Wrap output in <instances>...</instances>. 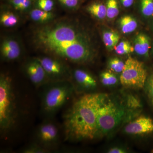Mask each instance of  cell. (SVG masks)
Masks as SVG:
<instances>
[{
    "mask_svg": "<svg viewBox=\"0 0 153 153\" xmlns=\"http://www.w3.org/2000/svg\"><path fill=\"white\" fill-rule=\"evenodd\" d=\"M12 82L8 75L0 76V131L2 136L9 135L19 120V103Z\"/></svg>",
    "mask_w": 153,
    "mask_h": 153,
    "instance_id": "3",
    "label": "cell"
},
{
    "mask_svg": "<svg viewBox=\"0 0 153 153\" xmlns=\"http://www.w3.org/2000/svg\"><path fill=\"white\" fill-rule=\"evenodd\" d=\"M125 114L124 108L107 97L98 111L99 135L108 134L114 130L125 117Z\"/></svg>",
    "mask_w": 153,
    "mask_h": 153,
    "instance_id": "5",
    "label": "cell"
},
{
    "mask_svg": "<svg viewBox=\"0 0 153 153\" xmlns=\"http://www.w3.org/2000/svg\"><path fill=\"white\" fill-rule=\"evenodd\" d=\"M66 8L74 10L76 8L79 4V0H57Z\"/></svg>",
    "mask_w": 153,
    "mask_h": 153,
    "instance_id": "27",
    "label": "cell"
},
{
    "mask_svg": "<svg viewBox=\"0 0 153 153\" xmlns=\"http://www.w3.org/2000/svg\"><path fill=\"white\" fill-rule=\"evenodd\" d=\"M22 152L24 153H51L49 150L42 146L36 142L28 145L26 147L22 150Z\"/></svg>",
    "mask_w": 153,
    "mask_h": 153,
    "instance_id": "23",
    "label": "cell"
},
{
    "mask_svg": "<svg viewBox=\"0 0 153 153\" xmlns=\"http://www.w3.org/2000/svg\"><path fill=\"white\" fill-rule=\"evenodd\" d=\"M108 67L111 71L116 73H121L124 68L125 63L118 58H113L108 62Z\"/></svg>",
    "mask_w": 153,
    "mask_h": 153,
    "instance_id": "24",
    "label": "cell"
},
{
    "mask_svg": "<svg viewBox=\"0 0 153 153\" xmlns=\"http://www.w3.org/2000/svg\"><path fill=\"white\" fill-rule=\"evenodd\" d=\"M147 75L143 63L133 57H129L125 62L120 81L125 87L140 89L146 85Z\"/></svg>",
    "mask_w": 153,
    "mask_h": 153,
    "instance_id": "6",
    "label": "cell"
},
{
    "mask_svg": "<svg viewBox=\"0 0 153 153\" xmlns=\"http://www.w3.org/2000/svg\"><path fill=\"white\" fill-rule=\"evenodd\" d=\"M43 87L41 111L44 118L54 117L75 91L70 80L49 82Z\"/></svg>",
    "mask_w": 153,
    "mask_h": 153,
    "instance_id": "4",
    "label": "cell"
},
{
    "mask_svg": "<svg viewBox=\"0 0 153 153\" xmlns=\"http://www.w3.org/2000/svg\"><path fill=\"white\" fill-rule=\"evenodd\" d=\"M115 52L118 55H128L134 51V46H132L128 41H121L115 47Z\"/></svg>",
    "mask_w": 153,
    "mask_h": 153,
    "instance_id": "19",
    "label": "cell"
},
{
    "mask_svg": "<svg viewBox=\"0 0 153 153\" xmlns=\"http://www.w3.org/2000/svg\"><path fill=\"white\" fill-rule=\"evenodd\" d=\"M141 11L143 15L150 17L153 15V0H141Z\"/></svg>",
    "mask_w": 153,
    "mask_h": 153,
    "instance_id": "25",
    "label": "cell"
},
{
    "mask_svg": "<svg viewBox=\"0 0 153 153\" xmlns=\"http://www.w3.org/2000/svg\"><path fill=\"white\" fill-rule=\"evenodd\" d=\"M36 57L44 68L50 82L70 81L71 71L65 61L47 55Z\"/></svg>",
    "mask_w": 153,
    "mask_h": 153,
    "instance_id": "8",
    "label": "cell"
},
{
    "mask_svg": "<svg viewBox=\"0 0 153 153\" xmlns=\"http://www.w3.org/2000/svg\"><path fill=\"white\" fill-rule=\"evenodd\" d=\"M30 19L39 25H45L54 21L55 14L52 12H47L36 8L30 11Z\"/></svg>",
    "mask_w": 153,
    "mask_h": 153,
    "instance_id": "14",
    "label": "cell"
},
{
    "mask_svg": "<svg viewBox=\"0 0 153 153\" xmlns=\"http://www.w3.org/2000/svg\"><path fill=\"white\" fill-rule=\"evenodd\" d=\"M70 81L76 89L83 91L93 90L97 86L96 80L90 73L81 69H75L71 71Z\"/></svg>",
    "mask_w": 153,
    "mask_h": 153,
    "instance_id": "11",
    "label": "cell"
},
{
    "mask_svg": "<svg viewBox=\"0 0 153 153\" xmlns=\"http://www.w3.org/2000/svg\"><path fill=\"white\" fill-rule=\"evenodd\" d=\"M0 52L1 58L4 61H15L19 59L22 55V46L16 38L8 36L2 41Z\"/></svg>",
    "mask_w": 153,
    "mask_h": 153,
    "instance_id": "10",
    "label": "cell"
},
{
    "mask_svg": "<svg viewBox=\"0 0 153 153\" xmlns=\"http://www.w3.org/2000/svg\"><path fill=\"white\" fill-rule=\"evenodd\" d=\"M36 7L47 12H52L55 6V3L53 0H37Z\"/></svg>",
    "mask_w": 153,
    "mask_h": 153,
    "instance_id": "26",
    "label": "cell"
},
{
    "mask_svg": "<svg viewBox=\"0 0 153 153\" xmlns=\"http://www.w3.org/2000/svg\"><path fill=\"white\" fill-rule=\"evenodd\" d=\"M106 94L88 93L74 101L63 116V132L66 141L92 140L99 136V109Z\"/></svg>",
    "mask_w": 153,
    "mask_h": 153,
    "instance_id": "2",
    "label": "cell"
},
{
    "mask_svg": "<svg viewBox=\"0 0 153 153\" xmlns=\"http://www.w3.org/2000/svg\"><path fill=\"white\" fill-rule=\"evenodd\" d=\"M34 136V141L51 152L56 151L60 145V128L54 117L44 118L36 128Z\"/></svg>",
    "mask_w": 153,
    "mask_h": 153,
    "instance_id": "7",
    "label": "cell"
},
{
    "mask_svg": "<svg viewBox=\"0 0 153 153\" xmlns=\"http://www.w3.org/2000/svg\"><path fill=\"white\" fill-rule=\"evenodd\" d=\"M19 18L16 14L10 10L3 11L1 14L0 22L3 27L13 28L19 24Z\"/></svg>",
    "mask_w": 153,
    "mask_h": 153,
    "instance_id": "15",
    "label": "cell"
},
{
    "mask_svg": "<svg viewBox=\"0 0 153 153\" xmlns=\"http://www.w3.org/2000/svg\"><path fill=\"white\" fill-rule=\"evenodd\" d=\"M32 40L40 52L65 61L85 64L95 58V46L90 34L77 23L67 19L37 27Z\"/></svg>",
    "mask_w": 153,
    "mask_h": 153,
    "instance_id": "1",
    "label": "cell"
},
{
    "mask_svg": "<svg viewBox=\"0 0 153 153\" xmlns=\"http://www.w3.org/2000/svg\"><path fill=\"white\" fill-rule=\"evenodd\" d=\"M100 77L101 83L105 86H112L115 85L117 82V76L110 71L102 72L100 74Z\"/></svg>",
    "mask_w": 153,
    "mask_h": 153,
    "instance_id": "22",
    "label": "cell"
},
{
    "mask_svg": "<svg viewBox=\"0 0 153 153\" xmlns=\"http://www.w3.org/2000/svg\"><path fill=\"white\" fill-rule=\"evenodd\" d=\"M124 131L130 135L151 133L153 132V120L150 117L141 116L128 124Z\"/></svg>",
    "mask_w": 153,
    "mask_h": 153,
    "instance_id": "12",
    "label": "cell"
},
{
    "mask_svg": "<svg viewBox=\"0 0 153 153\" xmlns=\"http://www.w3.org/2000/svg\"><path fill=\"white\" fill-rule=\"evenodd\" d=\"M106 16L109 19H113L118 16L119 8L117 0H107Z\"/></svg>",
    "mask_w": 153,
    "mask_h": 153,
    "instance_id": "20",
    "label": "cell"
},
{
    "mask_svg": "<svg viewBox=\"0 0 153 153\" xmlns=\"http://www.w3.org/2000/svg\"><path fill=\"white\" fill-rule=\"evenodd\" d=\"M87 12L99 19H103L107 16L106 6L100 2H94L86 8Z\"/></svg>",
    "mask_w": 153,
    "mask_h": 153,
    "instance_id": "18",
    "label": "cell"
},
{
    "mask_svg": "<svg viewBox=\"0 0 153 153\" xmlns=\"http://www.w3.org/2000/svg\"><path fill=\"white\" fill-rule=\"evenodd\" d=\"M119 25L122 33L128 34L136 30L138 24L137 20L131 16H125L120 18Z\"/></svg>",
    "mask_w": 153,
    "mask_h": 153,
    "instance_id": "16",
    "label": "cell"
},
{
    "mask_svg": "<svg viewBox=\"0 0 153 153\" xmlns=\"http://www.w3.org/2000/svg\"><path fill=\"white\" fill-rule=\"evenodd\" d=\"M150 46V38L146 34L140 33L135 38L134 49L138 55L148 57Z\"/></svg>",
    "mask_w": 153,
    "mask_h": 153,
    "instance_id": "13",
    "label": "cell"
},
{
    "mask_svg": "<svg viewBox=\"0 0 153 153\" xmlns=\"http://www.w3.org/2000/svg\"><path fill=\"white\" fill-rule=\"evenodd\" d=\"M26 76L35 87H43L50 82L44 68L37 57L29 59L24 66Z\"/></svg>",
    "mask_w": 153,
    "mask_h": 153,
    "instance_id": "9",
    "label": "cell"
},
{
    "mask_svg": "<svg viewBox=\"0 0 153 153\" xmlns=\"http://www.w3.org/2000/svg\"><path fill=\"white\" fill-rule=\"evenodd\" d=\"M102 40L107 49L112 50L117 45L120 39V35L112 31H105L102 33Z\"/></svg>",
    "mask_w": 153,
    "mask_h": 153,
    "instance_id": "17",
    "label": "cell"
},
{
    "mask_svg": "<svg viewBox=\"0 0 153 153\" xmlns=\"http://www.w3.org/2000/svg\"><path fill=\"white\" fill-rule=\"evenodd\" d=\"M145 86L149 97L153 104V74L147 78Z\"/></svg>",
    "mask_w": 153,
    "mask_h": 153,
    "instance_id": "28",
    "label": "cell"
},
{
    "mask_svg": "<svg viewBox=\"0 0 153 153\" xmlns=\"http://www.w3.org/2000/svg\"><path fill=\"white\" fill-rule=\"evenodd\" d=\"M151 152L153 153V150L152 151V152Z\"/></svg>",
    "mask_w": 153,
    "mask_h": 153,
    "instance_id": "31",
    "label": "cell"
},
{
    "mask_svg": "<svg viewBox=\"0 0 153 153\" xmlns=\"http://www.w3.org/2000/svg\"><path fill=\"white\" fill-rule=\"evenodd\" d=\"M126 152V151L123 148L118 147L111 148L108 152V153H124Z\"/></svg>",
    "mask_w": 153,
    "mask_h": 153,
    "instance_id": "29",
    "label": "cell"
},
{
    "mask_svg": "<svg viewBox=\"0 0 153 153\" xmlns=\"http://www.w3.org/2000/svg\"><path fill=\"white\" fill-rule=\"evenodd\" d=\"M10 2L15 10L21 12L30 10L33 0H10Z\"/></svg>",
    "mask_w": 153,
    "mask_h": 153,
    "instance_id": "21",
    "label": "cell"
},
{
    "mask_svg": "<svg viewBox=\"0 0 153 153\" xmlns=\"http://www.w3.org/2000/svg\"><path fill=\"white\" fill-rule=\"evenodd\" d=\"M120 1L124 7L128 8L129 7L133 4L134 0H120Z\"/></svg>",
    "mask_w": 153,
    "mask_h": 153,
    "instance_id": "30",
    "label": "cell"
}]
</instances>
